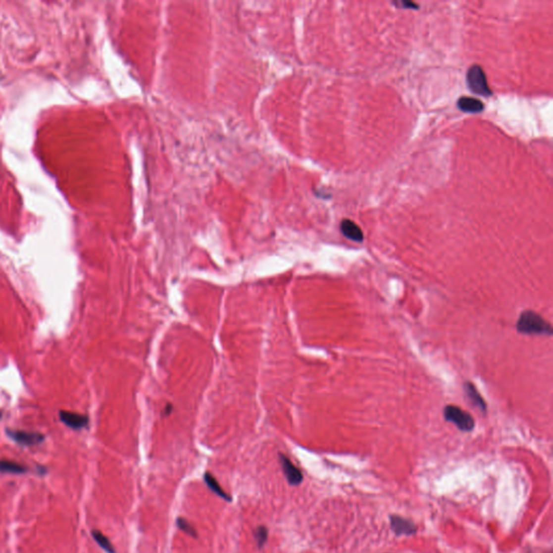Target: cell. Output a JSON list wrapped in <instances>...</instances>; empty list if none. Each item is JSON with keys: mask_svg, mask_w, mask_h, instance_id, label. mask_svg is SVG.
Wrapping results in <instances>:
<instances>
[{"mask_svg": "<svg viewBox=\"0 0 553 553\" xmlns=\"http://www.w3.org/2000/svg\"><path fill=\"white\" fill-rule=\"evenodd\" d=\"M254 537L255 540H256L257 546L259 548H261V547L265 546L267 538H268V530H267L266 526L259 525L258 527H256V530L254 532Z\"/></svg>", "mask_w": 553, "mask_h": 553, "instance_id": "cell-14", "label": "cell"}, {"mask_svg": "<svg viewBox=\"0 0 553 553\" xmlns=\"http://www.w3.org/2000/svg\"><path fill=\"white\" fill-rule=\"evenodd\" d=\"M341 231L345 237L350 240L355 242L363 241L364 237L361 228L355 223L350 221V219H343L341 223Z\"/></svg>", "mask_w": 553, "mask_h": 553, "instance_id": "cell-8", "label": "cell"}, {"mask_svg": "<svg viewBox=\"0 0 553 553\" xmlns=\"http://www.w3.org/2000/svg\"><path fill=\"white\" fill-rule=\"evenodd\" d=\"M176 523H177V526H178V528H180V530H182L183 532H185L186 534L190 535L192 537H197V532H196L195 527L192 524H190V523L187 520L183 519V518H178Z\"/></svg>", "mask_w": 553, "mask_h": 553, "instance_id": "cell-15", "label": "cell"}, {"mask_svg": "<svg viewBox=\"0 0 553 553\" xmlns=\"http://www.w3.org/2000/svg\"><path fill=\"white\" fill-rule=\"evenodd\" d=\"M92 536L95 539V542L99 544L101 548L104 549L107 553H115V549L112 545L110 544L109 539L101 533L100 531H92Z\"/></svg>", "mask_w": 553, "mask_h": 553, "instance_id": "cell-13", "label": "cell"}, {"mask_svg": "<svg viewBox=\"0 0 553 553\" xmlns=\"http://www.w3.org/2000/svg\"><path fill=\"white\" fill-rule=\"evenodd\" d=\"M204 481H205V484L209 486V489L211 491H213L215 493L216 495H218L219 497H222L223 499H225L226 502H230L231 501V497L226 493L223 489L221 484L217 482V480L213 477V475L209 472H206L204 474Z\"/></svg>", "mask_w": 553, "mask_h": 553, "instance_id": "cell-11", "label": "cell"}, {"mask_svg": "<svg viewBox=\"0 0 553 553\" xmlns=\"http://www.w3.org/2000/svg\"><path fill=\"white\" fill-rule=\"evenodd\" d=\"M8 436L13 439L16 443L22 445H35L44 441V436L36 432H26V431H7Z\"/></svg>", "mask_w": 553, "mask_h": 553, "instance_id": "cell-6", "label": "cell"}, {"mask_svg": "<svg viewBox=\"0 0 553 553\" xmlns=\"http://www.w3.org/2000/svg\"><path fill=\"white\" fill-rule=\"evenodd\" d=\"M280 462H281L283 473L285 477H287L288 482L291 485L301 484L302 481V474L300 469L290 460V458H288V457L283 454H280Z\"/></svg>", "mask_w": 553, "mask_h": 553, "instance_id": "cell-4", "label": "cell"}, {"mask_svg": "<svg viewBox=\"0 0 553 553\" xmlns=\"http://www.w3.org/2000/svg\"><path fill=\"white\" fill-rule=\"evenodd\" d=\"M443 414L445 419L453 423L461 431H471L474 428V419L472 416L458 406H445Z\"/></svg>", "mask_w": 553, "mask_h": 553, "instance_id": "cell-3", "label": "cell"}, {"mask_svg": "<svg viewBox=\"0 0 553 553\" xmlns=\"http://www.w3.org/2000/svg\"><path fill=\"white\" fill-rule=\"evenodd\" d=\"M0 417H1V414H0Z\"/></svg>", "mask_w": 553, "mask_h": 553, "instance_id": "cell-16", "label": "cell"}, {"mask_svg": "<svg viewBox=\"0 0 553 553\" xmlns=\"http://www.w3.org/2000/svg\"><path fill=\"white\" fill-rule=\"evenodd\" d=\"M516 330L522 334L552 335V326L539 313L533 310L523 311L516 322Z\"/></svg>", "mask_w": 553, "mask_h": 553, "instance_id": "cell-1", "label": "cell"}, {"mask_svg": "<svg viewBox=\"0 0 553 553\" xmlns=\"http://www.w3.org/2000/svg\"><path fill=\"white\" fill-rule=\"evenodd\" d=\"M457 106L461 111L471 112V114H478L484 109V104L480 100L468 97H461L457 101Z\"/></svg>", "mask_w": 553, "mask_h": 553, "instance_id": "cell-9", "label": "cell"}, {"mask_svg": "<svg viewBox=\"0 0 553 553\" xmlns=\"http://www.w3.org/2000/svg\"><path fill=\"white\" fill-rule=\"evenodd\" d=\"M390 526L391 530L398 536H401V535H413L416 533V526L414 523L399 515L390 516Z\"/></svg>", "mask_w": 553, "mask_h": 553, "instance_id": "cell-5", "label": "cell"}, {"mask_svg": "<svg viewBox=\"0 0 553 553\" xmlns=\"http://www.w3.org/2000/svg\"><path fill=\"white\" fill-rule=\"evenodd\" d=\"M463 390H465V394L468 397V399L470 400L474 404V405L480 409L481 412L485 413L486 408H487L486 403L482 398V396L480 395V392L478 391V389L475 388V386L470 382H467V383H465V386H463Z\"/></svg>", "mask_w": 553, "mask_h": 553, "instance_id": "cell-10", "label": "cell"}, {"mask_svg": "<svg viewBox=\"0 0 553 553\" xmlns=\"http://www.w3.org/2000/svg\"><path fill=\"white\" fill-rule=\"evenodd\" d=\"M467 83L470 91L481 97L489 98L492 95V90L487 83L486 75L483 68L480 65H472L467 71Z\"/></svg>", "mask_w": 553, "mask_h": 553, "instance_id": "cell-2", "label": "cell"}, {"mask_svg": "<svg viewBox=\"0 0 553 553\" xmlns=\"http://www.w3.org/2000/svg\"><path fill=\"white\" fill-rule=\"evenodd\" d=\"M59 418L65 425L73 428V429H82V428L87 427L89 423L87 416L66 411L59 412Z\"/></svg>", "mask_w": 553, "mask_h": 553, "instance_id": "cell-7", "label": "cell"}, {"mask_svg": "<svg viewBox=\"0 0 553 553\" xmlns=\"http://www.w3.org/2000/svg\"><path fill=\"white\" fill-rule=\"evenodd\" d=\"M0 471L5 473H14V474H21L26 471L25 467L22 465L11 460L2 459L0 460Z\"/></svg>", "mask_w": 553, "mask_h": 553, "instance_id": "cell-12", "label": "cell"}]
</instances>
